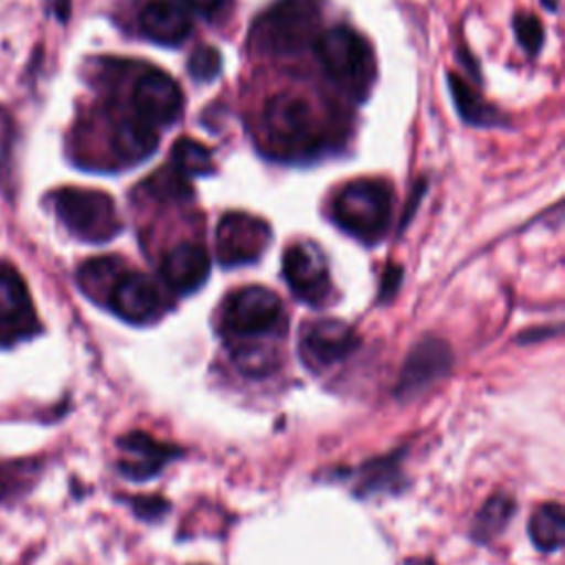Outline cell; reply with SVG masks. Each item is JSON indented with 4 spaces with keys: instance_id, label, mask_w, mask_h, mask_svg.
<instances>
[{
    "instance_id": "obj_4",
    "label": "cell",
    "mask_w": 565,
    "mask_h": 565,
    "mask_svg": "<svg viewBox=\"0 0 565 565\" xmlns=\"http://www.w3.org/2000/svg\"><path fill=\"white\" fill-rule=\"evenodd\" d=\"M316 51L327 75L349 95L364 97L373 82V55L366 40L349 26H333L318 35Z\"/></svg>"
},
{
    "instance_id": "obj_9",
    "label": "cell",
    "mask_w": 565,
    "mask_h": 565,
    "mask_svg": "<svg viewBox=\"0 0 565 565\" xmlns=\"http://www.w3.org/2000/svg\"><path fill=\"white\" fill-rule=\"evenodd\" d=\"M137 117L150 126H166L179 119L183 110V93L179 84L159 68H148L139 75L132 88Z\"/></svg>"
},
{
    "instance_id": "obj_20",
    "label": "cell",
    "mask_w": 565,
    "mask_h": 565,
    "mask_svg": "<svg viewBox=\"0 0 565 565\" xmlns=\"http://www.w3.org/2000/svg\"><path fill=\"white\" fill-rule=\"evenodd\" d=\"M172 168L181 174V177H203L210 174L214 170V161L210 150L190 139V137H181L174 146H172Z\"/></svg>"
},
{
    "instance_id": "obj_31",
    "label": "cell",
    "mask_w": 565,
    "mask_h": 565,
    "mask_svg": "<svg viewBox=\"0 0 565 565\" xmlns=\"http://www.w3.org/2000/svg\"><path fill=\"white\" fill-rule=\"evenodd\" d=\"M11 475H9V466H2L0 463V499H4L11 490Z\"/></svg>"
},
{
    "instance_id": "obj_14",
    "label": "cell",
    "mask_w": 565,
    "mask_h": 565,
    "mask_svg": "<svg viewBox=\"0 0 565 565\" xmlns=\"http://www.w3.org/2000/svg\"><path fill=\"white\" fill-rule=\"evenodd\" d=\"M207 274L210 256L207 249L199 243H181L172 247L161 263V276L177 294H190L199 289L207 280Z\"/></svg>"
},
{
    "instance_id": "obj_17",
    "label": "cell",
    "mask_w": 565,
    "mask_h": 565,
    "mask_svg": "<svg viewBox=\"0 0 565 565\" xmlns=\"http://www.w3.org/2000/svg\"><path fill=\"white\" fill-rule=\"evenodd\" d=\"M159 137L154 132V126L146 124L137 115L119 121L113 132V150L128 166L148 159L154 152Z\"/></svg>"
},
{
    "instance_id": "obj_19",
    "label": "cell",
    "mask_w": 565,
    "mask_h": 565,
    "mask_svg": "<svg viewBox=\"0 0 565 565\" xmlns=\"http://www.w3.org/2000/svg\"><path fill=\"white\" fill-rule=\"evenodd\" d=\"M448 86H450L455 106H457L463 121L475 124V126H494V124H499L497 110L470 84H466L463 77H459L455 73H448Z\"/></svg>"
},
{
    "instance_id": "obj_6",
    "label": "cell",
    "mask_w": 565,
    "mask_h": 565,
    "mask_svg": "<svg viewBox=\"0 0 565 565\" xmlns=\"http://www.w3.org/2000/svg\"><path fill=\"white\" fill-rule=\"evenodd\" d=\"M282 320L280 298L260 285L234 291L221 313V329L236 338H258L274 331Z\"/></svg>"
},
{
    "instance_id": "obj_26",
    "label": "cell",
    "mask_w": 565,
    "mask_h": 565,
    "mask_svg": "<svg viewBox=\"0 0 565 565\" xmlns=\"http://www.w3.org/2000/svg\"><path fill=\"white\" fill-rule=\"evenodd\" d=\"M221 53L214 46H199L188 62V73L196 82H210L221 73Z\"/></svg>"
},
{
    "instance_id": "obj_29",
    "label": "cell",
    "mask_w": 565,
    "mask_h": 565,
    "mask_svg": "<svg viewBox=\"0 0 565 565\" xmlns=\"http://www.w3.org/2000/svg\"><path fill=\"white\" fill-rule=\"evenodd\" d=\"M225 2H227V0H185V4H188L190 9H194L196 13H203V15L216 13L218 9H223Z\"/></svg>"
},
{
    "instance_id": "obj_15",
    "label": "cell",
    "mask_w": 565,
    "mask_h": 565,
    "mask_svg": "<svg viewBox=\"0 0 565 565\" xmlns=\"http://www.w3.org/2000/svg\"><path fill=\"white\" fill-rule=\"evenodd\" d=\"M139 22L143 35L163 46L181 44L192 29L185 9L172 0H148Z\"/></svg>"
},
{
    "instance_id": "obj_21",
    "label": "cell",
    "mask_w": 565,
    "mask_h": 565,
    "mask_svg": "<svg viewBox=\"0 0 565 565\" xmlns=\"http://www.w3.org/2000/svg\"><path fill=\"white\" fill-rule=\"evenodd\" d=\"M514 514V499L508 494H492L475 519V536L488 541L499 534Z\"/></svg>"
},
{
    "instance_id": "obj_12",
    "label": "cell",
    "mask_w": 565,
    "mask_h": 565,
    "mask_svg": "<svg viewBox=\"0 0 565 565\" xmlns=\"http://www.w3.org/2000/svg\"><path fill=\"white\" fill-rule=\"evenodd\" d=\"M110 309L126 322L143 324L159 316L161 302L157 285L137 271H124L108 294Z\"/></svg>"
},
{
    "instance_id": "obj_11",
    "label": "cell",
    "mask_w": 565,
    "mask_h": 565,
    "mask_svg": "<svg viewBox=\"0 0 565 565\" xmlns=\"http://www.w3.org/2000/svg\"><path fill=\"white\" fill-rule=\"evenodd\" d=\"M452 364V353L448 344L439 338H424L413 347L408 353L399 382H397V395L402 399H408L424 388H428L433 382L444 377Z\"/></svg>"
},
{
    "instance_id": "obj_23",
    "label": "cell",
    "mask_w": 565,
    "mask_h": 565,
    "mask_svg": "<svg viewBox=\"0 0 565 565\" xmlns=\"http://www.w3.org/2000/svg\"><path fill=\"white\" fill-rule=\"evenodd\" d=\"M276 353L274 349L260 347V344H252V347H238L234 351V364L238 366L241 373L252 375V377H260L269 371H274L276 366Z\"/></svg>"
},
{
    "instance_id": "obj_16",
    "label": "cell",
    "mask_w": 565,
    "mask_h": 565,
    "mask_svg": "<svg viewBox=\"0 0 565 565\" xmlns=\"http://www.w3.org/2000/svg\"><path fill=\"white\" fill-rule=\"evenodd\" d=\"M35 324L29 291L15 271H0V331L24 335Z\"/></svg>"
},
{
    "instance_id": "obj_13",
    "label": "cell",
    "mask_w": 565,
    "mask_h": 565,
    "mask_svg": "<svg viewBox=\"0 0 565 565\" xmlns=\"http://www.w3.org/2000/svg\"><path fill=\"white\" fill-rule=\"evenodd\" d=\"M117 446L121 452L117 468L124 477L135 479V481L154 477L157 472L163 470V466L168 461H172L179 455V450L174 446L157 441L154 437H150L148 433H141V430L119 437Z\"/></svg>"
},
{
    "instance_id": "obj_25",
    "label": "cell",
    "mask_w": 565,
    "mask_h": 565,
    "mask_svg": "<svg viewBox=\"0 0 565 565\" xmlns=\"http://www.w3.org/2000/svg\"><path fill=\"white\" fill-rule=\"evenodd\" d=\"M397 477H399V470H397L395 457H384L373 463H366L364 475L360 477L362 479L360 492H371V490H380V488L386 490V488H391V481Z\"/></svg>"
},
{
    "instance_id": "obj_8",
    "label": "cell",
    "mask_w": 565,
    "mask_h": 565,
    "mask_svg": "<svg viewBox=\"0 0 565 565\" xmlns=\"http://www.w3.org/2000/svg\"><path fill=\"white\" fill-rule=\"evenodd\" d=\"M282 276L294 296L307 305H324L331 296V276L324 252L311 241H298L282 256Z\"/></svg>"
},
{
    "instance_id": "obj_3",
    "label": "cell",
    "mask_w": 565,
    "mask_h": 565,
    "mask_svg": "<svg viewBox=\"0 0 565 565\" xmlns=\"http://www.w3.org/2000/svg\"><path fill=\"white\" fill-rule=\"evenodd\" d=\"M393 192L382 181L360 179L347 183L333 199V218L351 236L377 243L391 223Z\"/></svg>"
},
{
    "instance_id": "obj_30",
    "label": "cell",
    "mask_w": 565,
    "mask_h": 565,
    "mask_svg": "<svg viewBox=\"0 0 565 565\" xmlns=\"http://www.w3.org/2000/svg\"><path fill=\"white\" fill-rule=\"evenodd\" d=\"M402 274V269L399 267H388L386 269V276H384V285H382V296L386 298L388 294H393L395 291V287H397V282H399V276Z\"/></svg>"
},
{
    "instance_id": "obj_27",
    "label": "cell",
    "mask_w": 565,
    "mask_h": 565,
    "mask_svg": "<svg viewBox=\"0 0 565 565\" xmlns=\"http://www.w3.org/2000/svg\"><path fill=\"white\" fill-rule=\"evenodd\" d=\"M514 31H516V40L530 55H534L541 49L545 33H543L541 20L534 13H519L514 18Z\"/></svg>"
},
{
    "instance_id": "obj_5",
    "label": "cell",
    "mask_w": 565,
    "mask_h": 565,
    "mask_svg": "<svg viewBox=\"0 0 565 565\" xmlns=\"http://www.w3.org/2000/svg\"><path fill=\"white\" fill-rule=\"evenodd\" d=\"M55 212L71 234L88 243H106L121 230L113 199L99 190L64 188L55 194Z\"/></svg>"
},
{
    "instance_id": "obj_18",
    "label": "cell",
    "mask_w": 565,
    "mask_h": 565,
    "mask_svg": "<svg viewBox=\"0 0 565 565\" xmlns=\"http://www.w3.org/2000/svg\"><path fill=\"white\" fill-rule=\"evenodd\" d=\"M530 539L543 552H556L565 541V512L561 503L541 505L530 519Z\"/></svg>"
},
{
    "instance_id": "obj_1",
    "label": "cell",
    "mask_w": 565,
    "mask_h": 565,
    "mask_svg": "<svg viewBox=\"0 0 565 565\" xmlns=\"http://www.w3.org/2000/svg\"><path fill=\"white\" fill-rule=\"evenodd\" d=\"M263 132L269 150L285 159H302L327 146L329 128L318 108L302 95L282 93L263 110Z\"/></svg>"
},
{
    "instance_id": "obj_28",
    "label": "cell",
    "mask_w": 565,
    "mask_h": 565,
    "mask_svg": "<svg viewBox=\"0 0 565 565\" xmlns=\"http://www.w3.org/2000/svg\"><path fill=\"white\" fill-rule=\"evenodd\" d=\"M132 510L141 516V519H159L166 514L168 510V501L161 499V497H152V494H143V497H137L130 501Z\"/></svg>"
},
{
    "instance_id": "obj_10",
    "label": "cell",
    "mask_w": 565,
    "mask_h": 565,
    "mask_svg": "<svg viewBox=\"0 0 565 565\" xmlns=\"http://www.w3.org/2000/svg\"><path fill=\"white\" fill-rule=\"evenodd\" d=\"M358 347L353 329L335 318L309 324L300 338V358L311 371H324L344 360Z\"/></svg>"
},
{
    "instance_id": "obj_24",
    "label": "cell",
    "mask_w": 565,
    "mask_h": 565,
    "mask_svg": "<svg viewBox=\"0 0 565 565\" xmlns=\"http://www.w3.org/2000/svg\"><path fill=\"white\" fill-rule=\"evenodd\" d=\"M146 190L157 199H170V201H181L185 196H190V188L185 183V177H181L172 166L163 168L161 172H154L146 183Z\"/></svg>"
},
{
    "instance_id": "obj_22",
    "label": "cell",
    "mask_w": 565,
    "mask_h": 565,
    "mask_svg": "<svg viewBox=\"0 0 565 565\" xmlns=\"http://www.w3.org/2000/svg\"><path fill=\"white\" fill-rule=\"evenodd\" d=\"M121 274H124V265L117 258H97V260L86 263L79 269V282L90 294H95V291L106 294V282H110V289H113V285L121 278Z\"/></svg>"
},
{
    "instance_id": "obj_7",
    "label": "cell",
    "mask_w": 565,
    "mask_h": 565,
    "mask_svg": "<svg viewBox=\"0 0 565 565\" xmlns=\"http://www.w3.org/2000/svg\"><path fill=\"white\" fill-rule=\"evenodd\" d=\"M269 241L267 221L245 212H227L216 225V258L225 267L254 263L269 247Z\"/></svg>"
},
{
    "instance_id": "obj_2",
    "label": "cell",
    "mask_w": 565,
    "mask_h": 565,
    "mask_svg": "<svg viewBox=\"0 0 565 565\" xmlns=\"http://www.w3.org/2000/svg\"><path fill=\"white\" fill-rule=\"evenodd\" d=\"M318 35V0H278L254 22L249 44L267 55H291L316 44Z\"/></svg>"
}]
</instances>
